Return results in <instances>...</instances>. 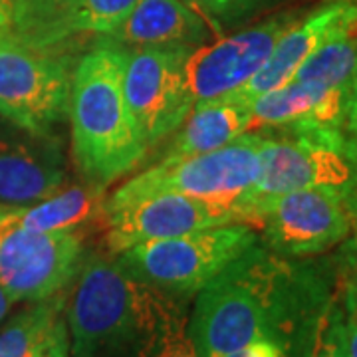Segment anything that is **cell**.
Instances as JSON below:
<instances>
[{
  "instance_id": "cell-8",
  "label": "cell",
  "mask_w": 357,
  "mask_h": 357,
  "mask_svg": "<svg viewBox=\"0 0 357 357\" xmlns=\"http://www.w3.org/2000/svg\"><path fill=\"white\" fill-rule=\"evenodd\" d=\"M244 222L260 243L286 258H312L337 248L354 232L344 197L324 189L272 195L250 204Z\"/></svg>"
},
{
  "instance_id": "cell-34",
  "label": "cell",
  "mask_w": 357,
  "mask_h": 357,
  "mask_svg": "<svg viewBox=\"0 0 357 357\" xmlns=\"http://www.w3.org/2000/svg\"><path fill=\"white\" fill-rule=\"evenodd\" d=\"M356 2H357V0H356Z\"/></svg>"
},
{
  "instance_id": "cell-21",
  "label": "cell",
  "mask_w": 357,
  "mask_h": 357,
  "mask_svg": "<svg viewBox=\"0 0 357 357\" xmlns=\"http://www.w3.org/2000/svg\"><path fill=\"white\" fill-rule=\"evenodd\" d=\"M288 357H347L344 292L337 270L294 330Z\"/></svg>"
},
{
  "instance_id": "cell-25",
  "label": "cell",
  "mask_w": 357,
  "mask_h": 357,
  "mask_svg": "<svg viewBox=\"0 0 357 357\" xmlns=\"http://www.w3.org/2000/svg\"><path fill=\"white\" fill-rule=\"evenodd\" d=\"M333 264L345 288L357 292V232H351L344 243L337 246Z\"/></svg>"
},
{
  "instance_id": "cell-27",
  "label": "cell",
  "mask_w": 357,
  "mask_h": 357,
  "mask_svg": "<svg viewBox=\"0 0 357 357\" xmlns=\"http://www.w3.org/2000/svg\"><path fill=\"white\" fill-rule=\"evenodd\" d=\"M225 357H288V347L272 340H258Z\"/></svg>"
},
{
  "instance_id": "cell-32",
  "label": "cell",
  "mask_w": 357,
  "mask_h": 357,
  "mask_svg": "<svg viewBox=\"0 0 357 357\" xmlns=\"http://www.w3.org/2000/svg\"><path fill=\"white\" fill-rule=\"evenodd\" d=\"M14 304V300L10 298V294L6 292L2 286H0V321L4 319V316L10 312V307H13Z\"/></svg>"
},
{
  "instance_id": "cell-6",
  "label": "cell",
  "mask_w": 357,
  "mask_h": 357,
  "mask_svg": "<svg viewBox=\"0 0 357 357\" xmlns=\"http://www.w3.org/2000/svg\"><path fill=\"white\" fill-rule=\"evenodd\" d=\"M137 282L115 256H84L66 298L70 357H98L121 344L135 328Z\"/></svg>"
},
{
  "instance_id": "cell-33",
  "label": "cell",
  "mask_w": 357,
  "mask_h": 357,
  "mask_svg": "<svg viewBox=\"0 0 357 357\" xmlns=\"http://www.w3.org/2000/svg\"><path fill=\"white\" fill-rule=\"evenodd\" d=\"M356 187H357V185H356ZM356 187H354V189H356Z\"/></svg>"
},
{
  "instance_id": "cell-16",
  "label": "cell",
  "mask_w": 357,
  "mask_h": 357,
  "mask_svg": "<svg viewBox=\"0 0 357 357\" xmlns=\"http://www.w3.org/2000/svg\"><path fill=\"white\" fill-rule=\"evenodd\" d=\"M213 36L206 18L183 0H139L107 38L126 48H199Z\"/></svg>"
},
{
  "instance_id": "cell-12",
  "label": "cell",
  "mask_w": 357,
  "mask_h": 357,
  "mask_svg": "<svg viewBox=\"0 0 357 357\" xmlns=\"http://www.w3.org/2000/svg\"><path fill=\"white\" fill-rule=\"evenodd\" d=\"M227 222L241 220L227 206L177 192H159L121 206L102 208L103 241L112 256L137 244L165 241Z\"/></svg>"
},
{
  "instance_id": "cell-3",
  "label": "cell",
  "mask_w": 357,
  "mask_h": 357,
  "mask_svg": "<svg viewBox=\"0 0 357 357\" xmlns=\"http://www.w3.org/2000/svg\"><path fill=\"white\" fill-rule=\"evenodd\" d=\"M260 178V133L248 131L229 145L208 153L163 157L157 165L126 181L103 208L121 206L149 195L177 192L230 208L244 222L256 183Z\"/></svg>"
},
{
  "instance_id": "cell-7",
  "label": "cell",
  "mask_w": 357,
  "mask_h": 357,
  "mask_svg": "<svg viewBox=\"0 0 357 357\" xmlns=\"http://www.w3.org/2000/svg\"><path fill=\"white\" fill-rule=\"evenodd\" d=\"M74 66L66 54L40 52L0 30V117L54 135L68 115Z\"/></svg>"
},
{
  "instance_id": "cell-5",
  "label": "cell",
  "mask_w": 357,
  "mask_h": 357,
  "mask_svg": "<svg viewBox=\"0 0 357 357\" xmlns=\"http://www.w3.org/2000/svg\"><path fill=\"white\" fill-rule=\"evenodd\" d=\"M258 243L260 236L250 225L227 222L131 246L115 260L135 282L191 300Z\"/></svg>"
},
{
  "instance_id": "cell-13",
  "label": "cell",
  "mask_w": 357,
  "mask_h": 357,
  "mask_svg": "<svg viewBox=\"0 0 357 357\" xmlns=\"http://www.w3.org/2000/svg\"><path fill=\"white\" fill-rule=\"evenodd\" d=\"M8 32L40 52L64 54L84 36H107L139 0H8Z\"/></svg>"
},
{
  "instance_id": "cell-30",
  "label": "cell",
  "mask_w": 357,
  "mask_h": 357,
  "mask_svg": "<svg viewBox=\"0 0 357 357\" xmlns=\"http://www.w3.org/2000/svg\"><path fill=\"white\" fill-rule=\"evenodd\" d=\"M345 206L349 211V217H351V222H354V232H357V187L354 191L349 192L344 199Z\"/></svg>"
},
{
  "instance_id": "cell-18",
  "label": "cell",
  "mask_w": 357,
  "mask_h": 357,
  "mask_svg": "<svg viewBox=\"0 0 357 357\" xmlns=\"http://www.w3.org/2000/svg\"><path fill=\"white\" fill-rule=\"evenodd\" d=\"M189 302L137 282L135 314L143 357H201L189 332Z\"/></svg>"
},
{
  "instance_id": "cell-19",
  "label": "cell",
  "mask_w": 357,
  "mask_h": 357,
  "mask_svg": "<svg viewBox=\"0 0 357 357\" xmlns=\"http://www.w3.org/2000/svg\"><path fill=\"white\" fill-rule=\"evenodd\" d=\"M103 191L93 185H70L50 197L28 204H0L10 222L36 232H82L102 220Z\"/></svg>"
},
{
  "instance_id": "cell-29",
  "label": "cell",
  "mask_w": 357,
  "mask_h": 357,
  "mask_svg": "<svg viewBox=\"0 0 357 357\" xmlns=\"http://www.w3.org/2000/svg\"><path fill=\"white\" fill-rule=\"evenodd\" d=\"M44 357H70V342H68V335L58 340L56 344L52 345V349Z\"/></svg>"
},
{
  "instance_id": "cell-11",
  "label": "cell",
  "mask_w": 357,
  "mask_h": 357,
  "mask_svg": "<svg viewBox=\"0 0 357 357\" xmlns=\"http://www.w3.org/2000/svg\"><path fill=\"white\" fill-rule=\"evenodd\" d=\"M302 14L298 8L276 13L258 24L195 48L187 60V86L195 107L220 100L250 82Z\"/></svg>"
},
{
  "instance_id": "cell-10",
  "label": "cell",
  "mask_w": 357,
  "mask_h": 357,
  "mask_svg": "<svg viewBox=\"0 0 357 357\" xmlns=\"http://www.w3.org/2000/svg\"><path fill=\"white\" fill-rule=\"evenodd\" d=\"M82 232H36L0 208V286L14 302H38L72 286L84 262Z\"/></svg>"
},
{
  "instance_id": "cell-24",
  "label": "cell",
  "mask_w": 357,
  "mask_h": 357,
  "mask_svg": "<svg viewBox=\"0 0 357 357\" xmlns=\"http://www.w3.org/2000/svg\"><path fill=\"white\" fill-rule=\"evenodd\" d=\"M204 18H211L217 30L220 26H234L274 8L280 0H185Z\"/></svg>"
},
{
  "instance_id": "cell-14",
  "label": "cell",
  "mask_w": 357,
  "mask_h": 357,
  "mask_svg": "<svg viewBox=\"0 0 357 357\" xmlns=\"http://www.w3.org/2000/svg\"><path fill=\"white\" fill-rule=\"evenodd\" d=\"M357 34L356 0H328L314 10L302 14V18L286 30L274 50L256 76L243 88L234 89L220 100L250 103L270 89L288 84L314 52L340 36Z\"/></svg>"
},
{
  "instance_id": "cell-22",
  "label": "cell",
  "mask_w": 357,
  "mask_h": 357,
  "mask_svg": "<svg viewBox=\"0 0 357 357\" xmlns=\"http://www.w3.org/2000/svg\"><path fill=\"white\" fill-rule=\"evenodd\" d=\"M66 292L54 294L18 312L0 332V357H44L68 335Z\"/></svg>"
},
{
  "instance_id": "cell-15",
  "label": "cell",
  "mask_w": 357,
  "mask_h": 357,
  "mask_svg": "<svg viewBox=\"0 0 357 357\" xmlns=\"http://www.w3.org/2000/svg\"><path fill=\"white\" fill-rule=\"evenodd\" d=\"M68 169L56 135H38L0 117V204L42 201L66 187Z\"/></svg>"
},
{
  "instance_id": "cell-1",
  "label": "cell",
  "mask_w": 357,
  "mask_h": 357,
  "mask_svg": "<svg viewBox=\"0 0 357 357\" xmlns=\"http://www.w3.org/2000/svg\"><path fill=\"white\" fill-rule=\"evenodd\" d=\"M333 274V258H286L255 244L195 296L189 332L199 356L225 357L258 340L288 347Z\"/></svg>"
},
{
  "instance_id": "cell-2",
  "label": "cell",
  "mask_w": 357,
  "mask_h": 357,
  "mask_svg": "<svg viewBox=\"0 0 357 357\" xmlns=\"http://www.w3.org/2000/svg\"><path fill=\"white\" fill-rule=\"evenodd\" d=\"M126 46L100 36L72 72V159L84 183L100 189L128 175L147 153L126 100Z\"/></svg>"
},
{
  "instance_id": "cell-17",
  "label": "cell",
  "mask_w": 357,
  "mask_h": 357,
  "mask_svg": "<svg viewBox=\"0 0 357 357\" xmlns=\"http://www.w3.org/2000/svg\"><path fill=\"white\" fill-rule=\"evenodd\" d=\"M347 98L349 89H332L290 79L280 88L258 96L250 103L252 129L302 121L344 129Z\"/></svg>"
},
{
  "instance_id": "cell-26",
  "label": "cell",
  "mask_w": 357,
  "mask_h": 357,
  "mask_svg": "<svg viewBox=\"0 0 357 357\" xmlns=\"http://www.w3.org/2000/svg\"><path fill=\"white\" fill-rule=\"evenodd\" d=\"M344 292V307H345V333H347V357H357V292L345 288Z\"/></svg>"
},
{
  "instance_id": "cell-9",
  "label": "cell",
  "mask_w": 357,
  "mask_h": 357,
  "mask_svg": "<svg viewBox=\"0 0 357 357\" xmlns=\"http://www.w3.org/2000/svg\"><path fill=\"white\" fill-rule=\"evenodd\" d=\"M192 48H128L123 89L129 112L147 149L171 137L191 114L187 60Z\"/></svg>"
},
{
  "instance_id": "cell-4",
  "label": "cell",
  "mask_w": 357,
  "mask_h": 357,
  "mask_svg": "<svg viewBox=\"0 0 357 357\" xmlns=\"http://www.w3.org/2000/svg\"><path fill=\"white\" fill-rule=\"evenodd\" d=\"M252 131L260 133V178L250 204L300 189L333 191L345 199L357 185V147L344 129L302 121Z\"/></svg>"
},
{
  "instance_id": "cell-31",
  "label": "cell",
  "mask_w": 357,
  "mask_h": 357,
  "mask_svg": "<svg viewBox=\"0 0 357 357\" xmlns=\"http://www.w3.org/2000/svg\"><path fill=\"white\" fill-rule=\"evenodd\" d=\"M10 20H13V14H10V2H8V0H0V30L10 28Z\"/></svg>"
},
{
  "instance_id": "cell-23",
  "label": "cell",
  "mask_w": 357,
  "mask_h": 357,
  "mask_svg": "<svg viewBox=\"0 0 357 357\" xmlns=\"http://www.w3.org/2000/svg\"><path fill=\"white\" fill-rule=\"evenodd\" d=\"M357 76V34L330 40L314 52L294 74V82L332 89H351Z\"/></svg>"
},
{
  "instance_id": "cell-28",
  "label": "cell",
  "mask_w": 357,
  "mask_h": 357,
  "mask_svg": "<svg viewBox=\"0 0 357 357\" xmlns=\"http://www.w3.org/2000/svg\"><path fill=\"white\" fill-rule=\"evenodd\" d=\"M345 133L351 139V143L357 147V76L349 89V98H347V109H345Z\"/></svg>"
},
{
  "instance_id": "cell-20",
  "label": "cell",
  "mask_w": 357,
  "mask_h": 357,
  "mask_svg": "<svg viewBox=\"0 0 357 357\" xmlns=\"http://www.w3.org/2000/svg\"><path fill=\"white\" fill-rule=\"evenodd\" d=\"M252 129V114L248 103L215 100L192 107L175 137L167 147L165 157L208 153L229 145Z\"/></svg>"
}]
</instances>
